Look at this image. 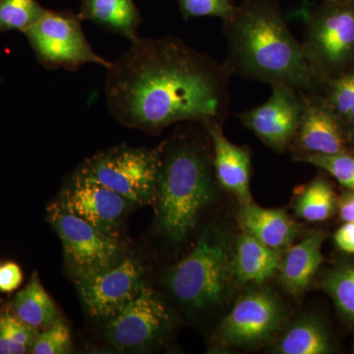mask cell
<instances>
[{"mask_svg": "<svg viewBox=\"0 0 354 354\" xmlns=\"http://www.w3.org/2000/svg\"><path fill=\"white\" fill-rule=\"evenodd\" d=\"M304 94V111L290 150L295 160L354 152L351 138L320 94Z\"/></svg>", "mask_w": 354, "mask_h": 354, "instance_id": "obj_13", "label": "cell"}, {"mask_svg": "<svg viewBox=\"0 0 354 354\" xmlns=\"http://www.w3.org/2000/svg\"><path fill=\"white\" fill-rule=\"evenodd\" d=\"M160 149L113 147L87 158L77 174L114 191L133 204L156 201Z\"/></svg>", "mask_w": 354, "mask_h": 354, "instance_id": "obj_6", "label": "cell"}, {"mask_svg": "<svg viewBox=\"0 0 354 354\" xmlns=\"http://www.w3.org/2000/svg\"><path fill=\"white\" fill-rule=\"evenodd\" d=\"M172 326L171 310L146 285L118 315L109 319L104 326V335L120 351H144L164 342Z\"/></svg>", "mask_w": 354, "mask_h": 354, "instance_id": "obj_10", "label": "cell"}, {"mask_svg": "<svg viewBox=\"0 0 354 354\" xmlns=\"http://www.w3.org/2000/svg\"><path fill=\"white\" fill-rule=\"evenodd\" d=\"M71 332L68 325L58 318L53 325L39 333L31 351L32 354H64L71 349Z\"/></svg>", "mask_w": 354, "mask_h": 354, "instance_id": "obj_27", "label": "cell"}, {"mask_svg": "<svg viewBox=\"0 0 354 354\" xmlns=\"http://www.w3.org/2000/svg\"><path fill=\"white\" fill-rule=\"evenodd\" d=\"M13 315L35 329H46L58 319L55 302L46 292L39 274L35 272L24 290L13 301Z\"/></svg>", "mask_w": 354, "mask_h": 354, "instance_id": "obj_20", "label": "cell"}, {"mask_svg": "<svg viewBox=\"0 0 354 354\" xmlns=\"http://www.w3.org/2000/svg\"><path fill=\"white\" fill-rule=\"evenodd\" d=\"M320 95L351 141L354 133V67L324 84Z\"/></svg>", "mask_w": 354, "mask_h": 354, "instance_id": "obj_23", "label": "cell"}, {"mask_svg": "<svg viewBox=\"0 0 354 354\" xmlns=\"http://www.w3.org/2000/svg\"><path fill=\"white\" fill-rule=\"evenodd\" d=\"M59 202L67 211L109 234L115 230L132 202L101 184L74 174Z\"/></svg>", "mask_w": 354, "mask_h": 354, "instance_id": "obj_14", "label": "cell"}, {"mask_svg": "<svg viewBox=\"0 0 354 354\" xmlns=\"http://www.w3.org/2000/svg\"><path fill=\"white\" fill-rule=\"evenodd\" d=\"M272 95L264 104L237 115L242 124L252 131L274 152L285 153L297 133L302 111L304 94L283 84L272 85Z\"/></svg>", "mask_w": 354, "mask_h": 354, "instance_id": "obj_12", "label": "cell"}, {"mask_svg": "<svg viewBox=\"0 0 354 354\" xmlns=\"http://www.w3.org/2000/svg\"><path fill=\"white\" fill-rule=\"evenodd\" d=\"M299 162L324 169L334 177L342 187L354 191V152L307 156Z\"/></svg>", "mask_w": 354, "mask_h": 354, "instance_id": "obj_26", "label": "cell"}, {"mask_svg": "<svg viewBox=\"0 0 354 354\" xmlns=\"http://www.w3.org/2000/svg\"><path fill=\"white\" fill-rule=\"evenodd\" d=\"M283 302L268 288L247 291L216 329L214 341L225 348H255L271 339L285 320Z\"/></svg>", "mask_w": 354, "mask_h": 354, "instance_id": "obj_9", "label": "cell"}, {"mask_svg": "<svg viewBox=\"0 0 354 354\" xmlns=\"http://www.w3.org/2000/svg\"><path fill=\"white\" fill-rule=\"evenodd\" d=\"M234 245L225 228L205 230L190 253L167 272V288L179 304L206 311L227 301L237 283Z\"/></svg>", "mask_w": 354, "mask_h": 354, "instance_id": "obj_4", "label": "cell"}, {"mask_svg": "<svg viewBox=\"0 0 354 354\" xmlns=\"http://www.w3.org/2000/svg\"><path fill=\"white\" fill-rule=\"evenodd\" d=\"M335 241L341 250L354 254V223H344L335 232Z\"/></svg>", "mask_w": 354, "mask_h": 354, "instance_id": "obj_31", "label": "cell"}, {"mask_svg": "<svg viewBox=\"0 0 354 354\" xmlns=\"http://www.w3.org/2000/svg\"><path fill=\"white\" fill-rule=\"evenodd\" d=\"M0 354H11V342L3 316L0 317Z\"/></svg>", "mask_w": 354, "mask_h": 354, "instance_id": "obj_33", "label": "cell"}, {"mask_svg": "<svg viewBox=\"0 0 354 354\" xmlns=\"http://www.w3.org/2000/svg\"><path fill=\"white\" fill-rule=\"evenodd\" d=\"M7 330L11 342V354L31 353L39 335V330L27 325L13 314H4Z\"/></svg>", "mask_w": 354, "mask_h": 354, "instance_id": "obj_29", "label": "cell"}, {"mask_svg": "<svg viewBox=\"0 0 354 354\" xmlns=\"http://www.w3.org/2000/svg\"><path fill=\"white\" fill-rule=\"evenodd\" d=\"M230 70L174 36L137 38L106 68L109 113L148 133L176 123L223 124L230 114Z\"/></svg>", "mask_w": 354, "mask_h": 354, "instance_id": "obj_1", "label": "cell"}, {"mask_svg": "<svg viewBox=\"0 0 354 354\" xmlns=\"http://www.w3.org/2000/svg\"><path fill=\"white\" fill-rule=\"evenodd\" d=\"M351 145H353V149L354 151V133H353V137H351Z\"/></svg>", "mask_w": 354, "mask_h": 354, "instance_id": "obj_34", "label": "cell"}, {"mask_svg": "<svg viewBox=\"0 0 354 354\" xmlns=\"http://www.w3.org/2000/svg\"><path fill=\"white\" fill-rule=\"evenodd\" d=\"M205 124L213 147L214 169L218 185L241 205L252 202L250 150L228 140L223 133V124L218 121Z\"/></svg>", "mask_w": 354, "mask_h": 354, "instance_id": "obj_15", "label": "cell"}, {"mask_svg": "<svg viewBox=\"0 0 354 354\" xmlns=\"http://www.w3.org/2000/svg\"><path fill=\"white\" fill-rule=\"evenodd\" d=\"M23 281V272L16 263L8 262L0 267V291L12 292Z\"/></svg>", "mask_w": 354, "mask_h": 354, "instance_id": "obj_30", "label": "cell"}, {"mask_svg": "<svg viewBox=\"0 0 354 354\" xmlns=\"http://www.w3.org/2000/svg\"><path fill=\"white\" fill-rule=\"evenodd\" d=\"M158 149L156 227L167 241L178 243L215 199L213 147L206 124L189 121Z\"/></svg>", "mask_w": 354, "mask_h": 354, "instance_id": "obj_3", "label": "cell"}, {"mask_svg": "<svg viewBox=\"0 0 354 354\" xmlns=\"http://www.w3.org/2000/svg\"><path fill=\"white\" fill-rule=\"evenodd\" d=\"M305 60L322 86L354 67V2L323 0L306 17Z\"/></svg>", "mask_w": 354, "mask_h": 354, "instance_id": "obj_5", "label": "cell"}, {"mask_svg": "<svg viewBox=\"0 0 354 354\" xmlns=\"http://www.w3.org/2000/svg\"><path fill=\"white\" fill-rule=\"evenodd\" d=\"M237 218L242 230L281 252L292 245L299 234L297 223L286 211L263 208L253 202L241 205Z\"/></svg>", "mask_w": 354, "mask_h": 354, "instance_id": "obj_17", "label": "cell"}, {"mask_svg": "<svg viewBox=\"0 0 354 354\" xmlns=\"http://www.w3.org/2000/svg\"><path fill=\"white\" fill-rule=\"evenodd\" d=\"M145 272L138 259L123 257L111 267L75 279L88 313L95 318L111 319L143 290Z\"/></svg>", "mask_w": 354, "mask_h": 354, "instance_id": "obj_11", "label": "cell"}, {"mask_svg": "<svg viewBox=\"0 0 354 354\" xmlns=\"http://www.w3.org/2000/svg\"><path fill=\"white\" fill-rule=\"evenodd\" d=\"M184 20L216 17L227 19L235 9L232 0H176Z\"/></svg>", "mask_w": 354, "mask_h": 354, "instance_id": "obj_28", "label": "cell"}, {"mask_svg": "<svg viewBox=\"0 0 354 354\" xmlns=\"http://www.w3.org/2000/svg\"><path fill=\"white\" fill-rule=\"evenodd\" d=\"M38 0H0V34L24 32L46 13Z\"/></svg>", "mask_w": 354, "mask_h": 354, "instance_id": "obj_25", "label": "cell"}, {"mask_svg": "<svg viewBox=\"0 0 354 354\" xmlns=\"http://www.w3.org/2000/svg\"><path fill=\"white\" fill-rule=\"evenodd\" d=\"M79 14L69 10L46 13L23 32L39 64L46 68L76 71L95 64L108 68L111 62L97 55L88 43Z\"/></svg>", "mask_w": 354, "mask_h": 354, "instance_id": "obj_7", "label": "cell"}, {"mask_svg": "<svg viewBox=\"0 0 354 354\" xmlns=\"http://www.w3.org/2000/svg\"><path fill=\"white\" fill-rule=\"evenodd\" d=\"M274 351L281 354H325L330 353V344L323 326L314 318L304 317L285 330Z\"/></svg>", "mask_w": 354, "mask_h": 354, "instance_id": "obj_21", "label": "cell"}, {"mask_svg": "<svg viewBox=\"0 0 354 354\" xmlns=\"http://www.w3.org/2000/svg\"><path fill=\"white\" fill-rule=\"evenodd\" d=\"M79 16L130 41L139 36L142 17L134 0H81Z\"/></svg>", "mask_w": 354, "mask_h": 354, "instance_id": "obj_19", "label": "cell"}, {"mask_svg": "<svg viewBox=\"0 0 354 354\" xmlns=\"http://www.w3.org/2000/svg\"><path fill=\"white\" fill-rule=\"evenodd\" d=\"M344 1L354 2V0H344Z\"/></svg>", "mask_w": 354, "mask_h": 354, "instance_id": "obj_35", "label": "cell"}, {"mask_svg": "<svg viewBox=\"0 0 354 354\" xmlns=\"http://www.w3.org/2000/svg\"><path fill=\"white\" fill-rule=\"evenodd\" d=\"M325 239V232L316 230L283 251L278 272L279 283L292 297H299L311 285L322 265Z\"/></svg>", "mask_w": 354, "mask_h": 354, "instance_id": "obj_16", "label": "cell"}, {"mask_svg": "<svg viewBox=\"0 0 354 354\" xmlns=\"http://www.w3.org/2000/svg\"><path fill=\"white\" fill-rule=\"evenodd\" d=\"M337 209L344 223H354V191L348 190L339 198Z\"/></svg>", "mask_w": 354, "mask_h": 354, "instance_id": "obj_32", "label": "cell"}, {"mask_svg": "<svg viewBox=\"0 0 354 354\" xmlns=\"http://www.w3.org/2000/svg\"><path fill=\"white\" fill-rule=\"evenodd\" d=\"M323 290L346 320L354 324V262L333 268L322 279Z\"/></svg>", "mask_w": 354, "mask_h": 354, "instance_id": "obj_24", "label": "cell"}, {"mask_svg": "<svg viewBox=\"0 0 354 354\" xmlns=\"http://www.w3.org/2000/svg\"><path fill=\"white\" fill-rule=\"evenodd\" d=\"M223 25V64L232 75L321 94L322 86L305 60L301 41L288 28L279 0H242Z\"/></svg>", "mask_w": 354, "mask_h": 354, "instance_id": "obj_2", "label": "cell"}, {"mask_svg": "<svg viewBox=\"0 0 354 354\" xmlns=\"http://www.w3.org/2000/svg\"><path fill=\"white\" fill-rule=\"evenodd\" d=\"M281 251L257 241L242 230L234 243V266L237 283L261 285L279 272Z\"/></svg>", "mask_w": 354, "mask_h": 354, "instance_id": "obj_18", "label": "cell"}, {"mask_svg": "<svg viewBox=\"0 0 354 354\" xmlns=\"http://www.w3.org/2000/svg\"><path fill=\"white\" fill-rule=\"evenodd\" d=\"M337 199L329 181L323 176H317L297 193L295 214L298 218L310 223L328 220L335 214Z\"/></svg>", "mask_w": 354, "mask_h": 354, "instance_id": "obj_22", "label": "cell"}, {"mask_svg": "<svg viewBox=\"0 0 354 354\" xmlns=\"http://www.w3.org/2000/svg\"><path fill=\"white\" fill-rule=\"evenodd\" d=\"M48 212L74 279L106 269L124 257L118 235L73 215L59 201L51 204Z\"/></svg>", "mask_w": 354, "mask_h": 354, "instance_id": "obj_8", "label": "cell"}]
</instances>
